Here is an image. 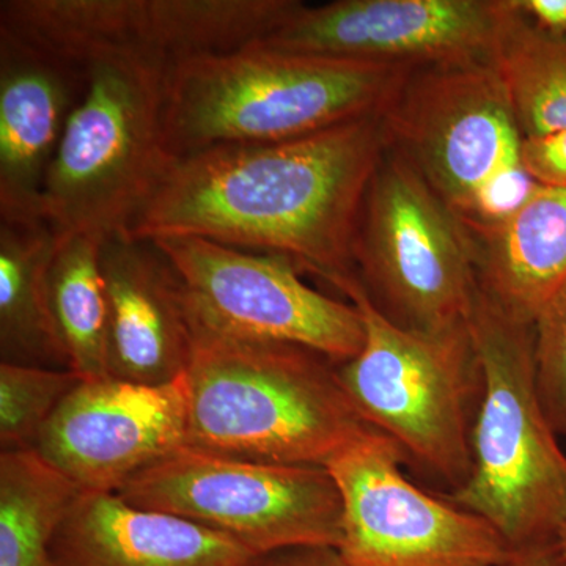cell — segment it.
I'll return each instance as SVG.
<instances>
[{"mask_svg": "<svg viewBox=\"0 0 566 566\" xmlns=\"http://www.w3.org/2000/svg\"><path fill=\"white\" fill-rule=\"evenodd\" d=\"M386 153L379 115L301 139L193 153L175 163L126 237L273 253L345 294L360 282L357 223Z\"/></svg>", "mask_w": 566, "mask_h": 566, "instance_id": "obj_1", "label": "cell"}, {"mask_svg": "<svg viewBox=\"0 0 566 566\" xmlns=\"http://www.w3.org/2000/svg\"><path fill=\"white\" fill-rule=\"evenodd\" d=\"M415 66L248 46L175 63L163 126L177 159L237 144L301 139L381 115Z\"/></svg>", "mask_w": 566, "mask_h": 566, "instance_id": "obj_2", "label": "cell"}, {"mask_svg": "<svg viewBox=\"0 0 566 566\" xmlns=\"http://www.w3.org/2000/svg\"><path fill=\"white\" fill-rule=\"evenodd\" d=\"M186 446L208 455L326 468L370 433L337 364L303 346L193 329Z\"/></svg>", "mask_w": 566, "mask_h": 566, "instance_id": "obj_3", "label": "cell"}, {"mask_svg": "<svg viewBox=\"0 0 566 566\" xmlns=\"http://www.w3.org/2000/svg\"><path fill=\"white\" fill-rule=\"evenodd\" d=\"M483 392L472 471L450 501L482 516L515 551L556 543L566 520V455L536 387L535 326L479 292L468 316Z\"/></svg>", "mask_w": 566, "mask_h": 566, "instance_id": "obj_4", "label": "cell"}, {"mask_svg": "<svg viewBox=\"0 0 566 566\" xmlns=\"http://www.w3.org/2000/svg\"><path fill=\"white\" fill-rule=\"evenodd\" d=\"M387 148L405 159L472 238L535 191L524 136L490 62L412 70L379 115Z\"/></svg>", "mask_w": 566, "mask_h": 566, "instance_id": "obj_5", "label": "cell"}, {"mask_svg": "<svg viewBox=\"0 0 566 566\" xmlns=\"http://www.w3.org/2000/svg\"><path fill=\"white\" fill-rule=\"evenodd\" d=\"M41 189V218L61 237L128 233L178 161L163 126L166 70L132 61L85 66Z\"/></svg>", "mask_w": 566, "mask_h": 566, "instance_id": "obj_6", "label": "cell"}, {"mask_svg": "<svg viewBox=\"0 0 566 566\" xmlns=\"http://www.w3.org/2000/svg\"><path fill=\"white\" fill-rule=\"evenodd\" d=\"M345 296L359 308L365 327L359 354L337 364L345 392L365 422L397 442L406 460L455 493L471 476V434L483 392L468 319L422 333L386 318L360 282Z\"/></svg>", "mask_w": 566, "mask_h": 566, "instance_id": "obj_7", "label": "cell"}, {"mask_svg": "<svg viewBox=\"0 0 566 566\" xmlns=\"http://www.w3.org/2000/svg\"><path fill=\"white\" fill-rule=\"evenodd\" d=\"M297 0H2L0 36L84 70L132 61L169 70L266 39Z\"/></svg>", "mask_w": 566, "mask_h": 566, "instance_id": "obj_8", "label": "cell"}, {"mask_svg": "<svg viewBox=\"0 0 566 566\" xmlns=\"http://www.w3.org/2000/svg\"><path fill=\"white\" fill-rule=\"evenodd\" d=\"M354 262L368 300L406 329L465 322L480 292L474 238L389 148L365 193Z\"/></svg>", "mask_w": 566, "mask_h": 566, "instance_id": "obj_9", "label": "cell"}, {"mask_svg": "<svg viewBox=\"0 0 566 566\" xmlns=\"http://www.w3.org/2000/svg\"><path fill=\"white\" fill-rule=\"evenodd\" d=\"M117 494L229 535L256 556L342 543L340 491L322 465L253 463L182 447Z\"/></svg>", "mask_w": 566, "mask_h": 566, "instance_id": "obj_10", "label": "cell"}, {"mask_svg": "<svg viewBox=\"0 0 566 566\" xmlns=\"http://www.w3.org/2000/svg\"><path fill=\"white\" fill-rule=\"evenodd\" d=\"M150 243L180 277L193 329L303 346L335 364L348 363L363 348L359 308L308 286L289 259L202 238Z\"/></svg>", "mask_w": 566, "mask_h": 566, "instance_id": "obj_11", "label": "cell"}, {"mask_svg": "<svg viewBox=\"0 0 566 566\" xmlns=\"http://www.w3.org/2000/svg\"><path fill=\"white\" fill-rule=\"evenodd\" d=\"M394 439L374 430L326 465L342 497L348 566H497L512 557L482 516L420 490L403 472Z\"/></svg>", "mask_w": 566, "mask_h": 566, "instance_id": "obj_12", "label": "cell"}, {"mask_svg": "<svg viewBox=\"0 0 566 566\" xmlns=\"http://www.w3.org/2000/svg\"><path fill=\"white\" fill-rule=\"evenodd\" d=\"M509 0H337L296 9L251 46L420 66L490 62Z\"/></svg>", "mask_w": 566, "mask_h": 566, "instance_id": "obj_13", "label": "cell"}, {"mask_svg": "<svg viewBox=\"0 0 566 566\" xmlns=\"http://www.w3.org/2000/svg\"><path fill=\"white\" fill-rule=\"evenodd\" d=\"M188 409L186 375L159 386L112 376L82 381L32 450L81 491L118 493L186 446Z\"/></svg>", "mask_w": 566, "mask_h": 566, "instance_id": "obj_14", "label": "cell"}, {"mask_svg": "<svg viewBox=\"0 0 566 566\" xmlns=\"http://www.w3.org/2000/svg\"><path fill=\"white\" fill-rule=\"evenodd\" d=\"M107 304V374L159 386L186 374L193 327L185 290L166 256L150 241L126 234L102 243Z\"/></svg>", "mask_w": 566, "mask_h": 566, "instance_id": "obj_15", "label": "cell"}, {"mask_svg": "<svg viewBox=\"0 0 566 566\" xmlns=\"http://www.w3.org/2000/svg\"><path fill=\"white\" fill-rule=\"evenodd\" d=\"M85 71L0 36V219L41 218L44 177Z\"/></svg>", "mask_w": 566, "mask_h": 566, "instance_id": "obj_16", "label": "cell"}, {"mask_svg": "<svg viewBox=\"0 0 566 566\" xmlns=\"http://www.w3.org/2000/svg\"><path fill=\"white\" fill-rule=\"evenodd\" d=\"M54 566H251L256 554L186 517L81 491L52 538Z\"/></svg>", "mask_w": 566, "mask_h": 566, "instance_id": "obj_17", "label": "cell"}, {"mask_svg": "<svg viewBox=\"0 0 566 566\" xmlns=\"http://www.w3.org/2000/svg\"><path fill=\"white\" fill-rule=\"evenodd\" d=\"M474 241L480 292L510 318L535 326L566 283V188L536 186Z\"/></svg>", "mask_w": 566, "mask_h": 566, "instance_id": "obj_18", "label": "cell"}, {"mask_svg": "<svg viewBox=\"0 0 566 566\" xmlns=\"http://www.w3.org/2000/svg\"><path fill=\"white\" fill-rule=\"evenodd\" d=\"M59 233L44 221L0 219V363L70 370L55 333L48 274Z\"/></svg>", "mask_w": 566, "mask_h": 566, "instance_id": "obj_19", "label": "cell"}, {"mask_svg": "<svg viewBox=\"0 0 566 566\" xmlns=\"http://www.w3.org/2000/svg\"><path fill=\"white\" fill-rule=\"evenodd\" d=\"M99 255L102 241L87 234H65L59 238L48 274L52 323L70 370L82 381L109 376L107 304Z\"/></svg>", "mask_w": 566, "mask_h": 566, "instance_id": "obj_20", "label": "cell"}, {"mask_svg": "<svg viewBox=\"0 0 566 566\" xmlns=\"http://www.w3.org/2000/svg\"><path fill=\"white\" fill-rule=\"evenodd\" d=\"M80 494L35 450L0 452V566H54L52 538Z\"/></svg>", "mask_w": 566, "mask_h": 566, "instance_id": "obj_21", "label": "cell"}, {"mask_svg": "<svg viewBox=\"0 0 566 566\" xmlns=\"http://www.w3.org/2000/svg\"><path fill=\"white\" fill-rule=\"evenodd\" d=\"M491 65L504 84L524 139L566 129V39L536 29L509 0Z\"/></svg>", "mask_w": 566, "mask_h": 566, "instance_id": "obj_22", "label": "cell"}, {"mask_svg": "<svg viewBox=\"0 0 566 566\" xmlns=\"http://www.w3.org/2000/svg\"><path fill=\"white\" fill-rule=\"evenodd\" d=\"M82 382L71 370L0 363V447L32 450L44 424Z\"/></svg>", "mask_w": 566, "mask_h": 566, "instance_id": "obj_23", "label": "cell"}, {"mask_svg": "<svg viewBox=\"0 0 566 566\" xmlns=\"http://www.w3.org/2000/svg\"><path fill=\"white\" fill-rule=\"evenodd\" d=\"M539 400L557 436H566V283L535 322Z\"/></svg>", "mask_w": 566, "mask_h": 566, "instance_id": "obj_24", "label": "cell"}, {"mask_svg": "<svg viewBox=\"0 0 566 566\" xmlns=\"http://www.w3.org/2000/svg\"><path fill=\"white\" fill-rule=\"evenodd\" d=\"M521 161L538 185L566 188V129L524 139Z\"/></svg>", "mask_w": 566, "mask_h": 566, "instance_id": "obj_25", "label": "cell"}, {"mask_svg": "<svg viewBox=\"0 0 566 566\" xmlns=\"http://www.w3.org/2000/svg\"><path fill=\"white\" fill-rule=\"evenodd\" d=\"M251 566H348L337 547L297 546L263 554Z\"/></svg>", "mask_w": 566, "mask_h": 566, "instance_id": "obj_26", "label": "cell"}, {"mask_svg": "<svg viewBox=\"0 0 566 566\" xmlns=\"http://www.w3.org/2000/svg\"><path fill=\"white\" fill-rule=\"evenodd\" d=\"M516 9L539 31L566 39V0H513Z\"/></svg>", "mask_w": 566, "mask_h": 566, "instance_id": "obj_27", "label": "cell"}, {"mask_svg": "<svg viewBox=\"0 0 566 566\" xmlns=\"http://www.w3.org/2000/svg\"><path fill=\"white\" fill-rule=\"evenodd\" d=\"M497 566H566V556L557 543L515 551L509 560Z\"/></svg>", "mask_w": 566, "mask_h": 566, "instance_id": "obj_28", "label": "cell"}, {"mask_svg": "<svg viewBox=\"0 0 566 566\" xmlns=\"http://www.w3.org/2000/svg\"><path fill=\"white\" fill-rule=\"evenodd\" d=\"M556 543L558 547H560L562 553L566 556V520L565 523L562 524L560 531H558Z\"/></svg>", "mask_w": 566, "mask_h": 566, "instance_id": "obj_29", "label": "cell"}]
</instances>
